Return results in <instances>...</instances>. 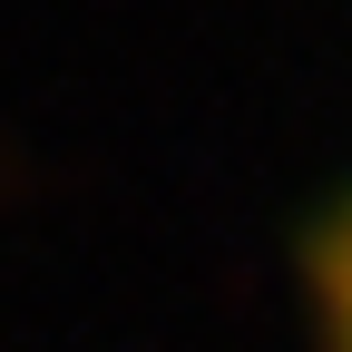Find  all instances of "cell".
Instances as JSON below:
<instances>
[{"label": "cell", "instance_id": "1", "mask_svg": "<svg viewBox=\"0 0 352 352\" xmlns=\"http://www.w3.org/2000/svg\"><path fill=\"white\" fill-rule=\"evenodd\" d=\"M314 323H323V352H352V196L314 235Z\"/></svg>", "mask_w": 352, "mask_h": 352}]
</instances>
